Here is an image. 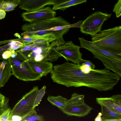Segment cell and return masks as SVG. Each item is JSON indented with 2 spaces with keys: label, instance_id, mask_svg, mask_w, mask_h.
Here are the masks:
<instances>
[{
  "label": "cell",
  "instance_id": "1",
  "mask_svg": "<svg viewBox=\"0 0 121 121\" xmlns=\"http://www.w3.org/2000/svg\"><path fill=\"white\" fill-rule=\"evenodd\" d=\"M50 74L52 80L58 84L68 87L86 86L100 91L112 90L121 78L105 69H92L85 73L77 64L68 62L53 66Z\"/></svg>",
  "mask_w": 121,
  "mask_h": 121
},
{
  "label": "cell",
  "instance_id": "2",
  "mask_svg": "<svg viewBox=\"0 0 121 121\" xmlns=\"http://www.w3.org/2000/svg\"><path fill=\"white\" fill-rule=\"evenodd\" d=\"M70 23L61 16L42 19L23 24L22 29L24 35H42L49 34L67 32L69 28L67 26Z\"/></svg>",
  "mask_w": 121,
  "mask_h": 121
},
{
  "label": "cell",
  "instance_id": "3",
  "mask_svg": "<svg viewBox=\"0 0 121 121\" xmlns=\"http://www.w3.org/2000/svg\"><path fill=\"white\" fill-rule=\"evenodd\" d=\"M57 45L56 40L51 43H30L15 51L23 60L35 61L42 60L55 61L59 57L57 53L53 49Z\"/></svg>",
  "mask_w": 121,
  "mask_h": 121
},
{
  "label": "cell",
  "instance_id": "4",
  "mask_svg": "<svg viewBox=\"0 0 121 121\" xmlns=\"http://www.w3.org/2000/svg\"><path fill=\"white\" fill-rule=\"evenodd\" d=\"M91 37V42L95 46L121 56V26L101 31Z\"/></svg>",
  "mask_w": 121,
  "mask_h": 121
},
{
  "label": "cell",
  "instance_id": "5",
  "mask_svg": "<svg viewBox=\"0 0 121 121\" xmlns=\"http://www.w3.org/2000/svg\"><path fill=\"white\" fill-rule=\"evenodd\" d=\"M11 63L12 74L19 79L25 81L41 80L40 76L35 73L26 60L18 54L15 58H11Z\"/></svg>",
  "mask_w": 121,
  "mask_h": 121
},
{
  "label": "cell",
  "instance_id": "6",
  "mask_svg": "<svg viewBox=\"0 0 121 121\" xmlns=\"http://www.w3.org/2000/svg\"><path fill=\"white\" fill-rule=\"evenodd\" d=\"M39 90L37 86H34L23 96L11 110L8 121H10L11 117L13 115H17L22 118L36 111L33 106Z\"/></svg>",
  "mask_w": 121,
  "mask_h": 121
},
{
  "label": "cell",
  "instance_id": "7",
  "mask_svg": "<svg viewBox=\"0 0 121 121\" xmlns=\"http://www.w3.org/2000/svg\"><path fill=\"white\" fill-rule=\"evenodd\" d=\"M111 14L97 11L92 14L82 22L80 31L82 33L91 36L101 31L104 22L110 18Z\"/></svg>",
  "mask_w": 121,
  "mask_h": 121
},
{
  "label": "cell",
  "instance_id": "8",
  "mask_svg": "<svg viewBox=\"0 0 121 121\" xmlns=\"http://www.w3.org/2000/svg\"><path fill=\"white\" fill-rule=\"evenodd\" d=\"M80 47L74 44L72 41H69L54 46L53 49L59 57H63L67 61L77 64L82 58V54L80 51Z\"/></svg>",
  "mask_w": 121,
  "mask_h": 121
},
{
  "label": "cell",
  "instance_id": "9",
  "mask_svg": "<svg viewBox=\"0 0 121 121\" xmlns=\"http://www.w3.org/2000/svg\"><path fill=\"white\" fill-rule=\"evenodd\" d=\"M70 0H20L19 7L26 12L36 11L47 5L56 4Z\"/></svg>",
  "mask_w": 121,
  "mask_h": 121
},
{
  "label": "cell",
  "instance_id": "10",
  "mask_svg": "<svg viewBox=\"0 0 121 121\" xmlns=\"http://www.w3.org/2000/svg\"><path fill=\"white\" fill-rule=\"evenodd\" d=\"M56 13V12L49 6L36 11L23 12L21 16L24 21L31 22L38 20L55 17Z\"/></svg>",
  "mask_w": 121,
  "mask_h": 121
},
{
  "label": "cell",
  "instance_id": "11",
  "mask_svg": "<svg viewBox=\"0 0 121 121\" xmlns=\"http://www.w3.org/2000/svg\"><path fill=\"white\" fill-rule=\"evenodd\" d=\"M88 50L92 53L94 58L99 60L102 62L106 69L112 71L121 78V61L93 50L89 49Z\"/></svg>",
  "mask_w": 121,
  "mask_h": 121
},
{
  "label": "cell",
  "instance_id": "12",
  "mask_svg": "<svg viewBox=\"0 0 121 121\" xmlns=\"http://www.w3.org/2000/svg\"><path fill=\"white\" fill-rule=\"evenodd\" d=\"M26 60L32 69L42 77L46 76L51 72L53 69V64L51 62L44 60L35 61L28 60Z\"/></svg>",
  "mask_w": 121,
  "mask_h": 121
},
{
  "label": "cell",
  "instance_id": "13",
  "mask_svg": "<svg viewBox=\"0 0 121 121\" xmlns=\"http://www.w3.org/2000/svg\"><path fill=\"white\" fill-rule=\"evenodd\" d=\"M92 109V107L85 103L83 104L78 106H66L65 109L61 111L68 116L82 117L87 115Z\"/></svg>",
  "mask_w": 121,
  "mask_h": 121
},
{
  "label": "cell",
  "instance_id": "14",
  "mask_svg": "<svg viewBox=\"0 0 121 121\" xmlns=\"http://www.w3.org/2000/svg\"><path fill=\"white\" fill-rule=\"evenodd\" d=\"M12 75L10 57L0 62V88L5 85Z\"/></svg>",
  "mask_w": 121,
  "mask_h": 121
},
{
  "label": "cell",
  "instance_id": "15",
  "mask_svg": "<svg viewBox=\"0 0 121 121\" xmlns=\"http://www.w3.org/2000/svg\"><path fill=\"white\" fill-rule=\"evenodd\" d=\"M80 47L87 50L90 49L103 53L111 58L121 61V56L116 55L109 52L98 47L94 45L91 41H88L83 37L78 38Z\"/></svg>",
  "mask_w": 121,
  "mask_h": 121
},
{
  "label": "cell",
  "instance_id": "16",
  "mask_svg": "<svg viewBox=\"0 0 121 121\" xmlns=\"http://www.w3.org/2000/svg\"><path fill=\"white\" fill-rule=\"evenodd\" d=\"M102 121H121V114L104 105H100Z\"/></svg>",
  "mask_w": 121,
  "mask_h": 121
},
{
  "label": "cell",
  "instance_id": "17",
  "mask_svg": "<svg viewBox=\"0 0 121 121\" xmlns=\"http://www.w3.org/2000/svg\"><path fill=\"white\" fill-rule=\"evenodd\" d=\"M96 99L97 104L100 105H104L117 113L121 114V106L116 104L111 97L96 98Z\"/></svg>",
  "mask_w": 121,
  "mask_h": 121
},
{
  "label": "cell",
  "instance_id": "18",
  "mask_svg": "<svg viewBox=\"0 0 121 121\" xmlns=\"http://www.w3.org/2000/svg\"><path fill=\"white\" fill-rule=\"evenodd\" d=\"M47 99L52 104L56 106L61 110L66 107L65 103L68 100L61 95L49 96Z\"/></svg>",
  "mask_w": 121,
  "mask_h": 121
},
{
  "label": "cell",
  "instance_id": "19",
  "mask_svg": "<svg viewBox=\"0 0 121 121\" xmlns=\"http://www.w3.org/2000/svg\"><path fill=\"white\" fill-rule=\"evenodd\" d=\"M87 0H70L54 5L52 8L55 11L58 10L64 11L69 7L84 2H86Z\"/></svg>",
  "mask_w": 121,
  "mask_h": 121
},
{
  "label": "cell",
  "instance_id": "20",
  "mask_svg": "<svg viewBox=\"0 0 121 121\" xmlns=\"http://www.w3.org/2000/svg\"><path fill=\"white\" fill-rule=\"evenodd\" d=\"M84 96L77 93L73 94L71 98L68 100L65 103L66 106H76L83 104L85 103L84 100Z\"/></svg>",
  "mask_w": 121,
  "mask_h": 121
},
{
  "label": "cell",
  "instance_id": "21",
  "mask_svg": "<svg viewBox=\"0 0 121 121\" xmlns=\"http://www.w3.org/2000/svg\"><path fill=\"white\" fill-rule=\"evenodd\" d=\"M20 0H2L0 1V9L5 12L14 10L19 4Z\"/></svg>",
  "mask_w": 121,
  "mask_h": 121
},
{
  "label": "cell",
  "instance_id": "22",
  "mask_svg": "<svg viewBox=\"0 0 121 121\" xmlns=\"http://www.w3.org/2000/svg\"><path fill=\"white\" fill-rule=\"evenodd\" d=\"M22 121H43V116L37 114L36 111L22 118Z\"/></svg>",
  "mask_w": 121,
  "mask_h": 121
},
{
  "label": "cell",
  "instance_id": "23",
  "mask_svg": "<svg viewBox=\"0 0 121 121\" xmlns=\"http://www.w3.org/2000/svg\"><path fill=\"white\" fill-rule=\"evenodd\" d=\"M46 87V86L44 85L39 90L35 100L34 108H35L39 104L45 93Z\"/></svg>",
  "mask_w": 121,
  "mask_h": 121
},
{
  "label": "cell",
  "instance_id": "24",
  "mask_svg": "<svg viewBox=\"0 0 121 121\" xmlns=\"http://www.w3.org/2000/svg\"><path fill=\"white\" fill-rule=\"evenodd\" d=\"M8 44L9 48L8 49L11 50H15L22 47L23 45V43L16 39L10 40Z\"/></svg>",
  "mask_w": 121,
  "mask_h": 121
},
{
  "label": "cell",
  "instance_id": "25",
  "mask_svg": "<svg viewBox=\"0 0 121 121\" xmlns=\"http://www.w3.org/2000/svg\"><path fill=\"white\" fill-rule=\"evenodd\" d=\"M113 11L115 13L117 17L120 16L121 15V0H118L114 5Z\"/></svg>",
  "mask_w": 121,
  "mask_h": 121
},
{
  "label": "cell",
  "instance_id": "26",
  "mask_svg": "<svg viewBox=\"0 0 121 121\" xmlns=\"http://www.w3.org/2000/svg\"><path fill=\"white\" fill-rule=\"evenodd\" d=\"M77 64L79 66L82 65H86L90 67L92 69H94L95 66L89 60H84L81 58L78 61Z\"/></svg>",
  "mask_w": 121,
  "mask_h": 121
},
{
  "label": "cell",
  "instance_id": "27",
  "mask_svg": "<svg viewBox=\"0 0 121 121\" xmlns=\"http://www.w3.org/2000/svg\"><path fill=\"white\" fill-rule=\"evenodd\" d=\"M11 110L10 108L5 109L0 115V117L2 121H8Z\"/></svg>",
  "mask_w": 121,
  "mask_h": 121
},
{
  "label": "cell",
  "instance_id": "28",
  "mask_svg": "<svg viewBox=\"0 0 121 121\" xmlns=\"http://www.w3.org/2000/svg\"><path fill=\"white\" fill-rule=\"evenodd\" d=\"M15 50H11L7 49L4 51L2 54V56L3 59L7 60L11 57L12 53L14 52Z\"/></svg>",
  "mask_w": 121,
  "mask_h": 121
},
{
  "label": "cell",
  "instance_id": "29",
  "mask_svg": "<svg viewBox=\"0 0 121 121\" xmlns=\"http://www.w3.org/2000/svg\"><path fill=\"white\" fill-rule=\"evenodd\" d=\"M114 102L117 105L121 106V95H114L111 97Z\"/></svg>",
  "mask_w": 121,
  "mask_h": 121
},
{
  "label": "cell",
  "instance_id": "30",
  "mask_svg": "<svg viewBox=\"0 0 121 121\" xmlns=\"http://www.w3.org/2000/svg\"><path fill=\"white\" fill-rule=\"evenodd\" d=\"M80 66L82 71L85 73H89L92 70L90 67L86 65H82Z\"/></svg>",
  "mask_w": 121,
  "mask_h": 121
},
{
  "label": "cell",
  "instance_id": "31",
  "mask_svg": "<svg viewBox=\"0 0 121 121\" xmlns=\"http://www.w3.org/2000/svg\"><path fill=\"white\" fill-rule=\"evenodd\" d=\"M8 102L7 100H6L4 96L0 93V107H4Z\"/></svg>",
  "mask_w": 121,
  "mask_h": 121
},
{
  "label": "cell",
  "instance_id": "32",
  "mask_svg": "<svg viewBox=\"0 0 121 121\" xmlns=\"http://www.w3.org/2000/svg\"><path fill=\"white\" fill-rule=\"evenodd\" d=\"M22 118L21 117L16 115L12 116L10 118V121H22Z\"/></svg>",
  "mask_w": 121,
  "mask_h": 121
},
{
  "label": "cell",
  "instance_id": "33",
  "mask_svg": "<svg viewBox=\"0 0 121 121\" xmlns=\"http://www.w3.org/2000/svg\"><path fill=\"white\" fill-rule=\"evenodd\" d=\"M8 46L7 44L3 46L0 47V60L3 59L2 56V53L4 51L8 49Z\"/></svg>",
  "mask_w": 121,
  "mask_h": 121
},
{
  "label": "cell",
  "instance_id": "34",
  "mask_svg": "<svg viewBox=\"0 0 121 121\" xmlns=\"http://www.w3.org/2000/svg\"><path fill=\"white\" fill-rule=\"evenodd\" d=\"M6 15L5 12L0 9V19H2L5 18Z\"/></svg>",
  "mask_w": 121,
  "mask_h": 121
},
{
  "label": "cell",
  "instance_id": "35",
  "mask_svg": "<svg viewBox=\"0 0 121 121\" xmlns=\"http://www.w3.org/2000/svg\"><path fill=\"white\" fill-rule=\"evenodd\" d=\"M102 113L101 112H99L98 113V114L95 118L94 121H102Z\"/></svg>",
  "mask_w": 121,
  "mask_h": 121
},
{
  "label": "cell",
  "instance_id": "36",
  "mask_svg": "<svg viewBox=\"0 0 121 121\" xmlns=\"http://www.w3.org/2000/svg\"><path fill=\"white\" fill-rule=\"evenodd\" d=\"M8 104H6L4 107H0V115L2 114L3 112L6 109H7Z\"/></svg>",
  "mask_w": 121,
  "mask_h": 121
},
{
  "label": "cell",
  "instance_id": "37",
  "mask_svg": "<svg viewBox=\"0 0 121 121\" xmlns=\"http://www.w3.org/2000/svg\"><path fill=\"white\" fill-rule=\"evenodd\" d=\"M17 52L15 51V52L12 53L11 56V57L12 58H15L17 56Z\"/></svg>",
  "mask_w": 121,
  "mask_h": 121
},
{
  "label": "cell",
  "instance_id": "38",
  "mask_svg": "<svg viewBox=\"0 0 121 121\" xmlns=\"http://www.w3.org/2000/svg\"><path fill=\"white\" fill-rule=\"evenodd\" d=\"M9 40H6L4 41H2L0 42V45L1 44H4V43H8L9 41Z\"/></svg>",
  "mask_w": 121,
  "mask_h": 121
},
{
  "label": "cell",
  "instance_id": "39",
  "mask_svg": "<svg viewBox=\"0 0 121 121\" xmlns=\"http://www.w3.org/2000/svg\"><path fill=\"white\" fill-rule=\"evenodd\" d=\"M0 121H2V120L1 118L0 117Z\"/></svg>",
  "mask_w": 121,
  "mask_h": 121
},
{
  "label": "cell",
  "instance_id": "40",
  "mask_svg": "<svg viewBox=\"0 0 121 121\" xmlns=\"http://www.w3.org/2000/svg\"><path fill=\"white\" fill-rule=\"evenodd\" d=\"M0 0V1H2V0Z\"/></svg>",
  "mask_w": 121,
  "mask_h": 121
}]
</instances>
